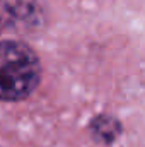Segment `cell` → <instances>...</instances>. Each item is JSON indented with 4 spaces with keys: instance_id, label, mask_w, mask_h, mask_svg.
<instances>
[{
    "instance_id": "obj_1",
    "label": "cell",
    "mask_w": 145,
    "mask_h": 147,
    "mask_svg": "<svg viewBox=\"0 0 145 147\" xmlns=\"http://www.w3.org/2000/svg\"><path fill=\"white\" fill-rule=\"evenodd\" d=\"M36 53L21 41H0V101H21L39 84Z\"/></svg>"
},
{
    "instance_id": "obj_2",
    "label": "cell",
    "mask_w": 145,
    "mask_h": 147,
    "mask_svg": "<svg viewBox=\"0 0 145 147\" xmlns=\"http://www.w3.org/2000/svg\"><path fill=\"white\" fill-rule=\"evenodd\" d=\"M3 7L17 24L24 26L38 24V17L41 16L38 0H3Z\"/></svg>"
},
{
    "instance_id": "obj_3",
    "label": "cell",
    "mask_w": 145,
    "mask_h": 147,
    "mask_svg": "<svg viewBox=\"0 0 145 147\" xmlns=\"http://www.w3.org/2000/svg\"><path fill=\"white\" fill-rule=\"evenodd\" d=\"M91 134H92L94 140H97L99 144H111L121 134V125L116 118L108 116V115H101L92 120Z\"/></svg>"
}]
</instances>
